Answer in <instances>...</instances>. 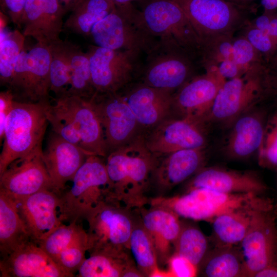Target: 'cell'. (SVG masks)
Segmentation results:
<instances>
[{
	"label": "cell",
	"mask_w": 277,
	"mask_h": 277,
	"mask_svg": "<svg viewBox=\"0 0 277 277\" xmlns=\"http://www.w3.org/2000/svg\"><path fill=\"white\" fill-rule=\"evenodd\" d=\"M261 3L265 10H273L277 8V0H261Z\"/></svg>",
	"instance_id": "cell-51"
},
{
	"label": "cell",
	"mask_w": 277,
	"mask_h": 277,
	"mask_svg": "<svg viewBox=\"0 0 277 277\" xmlns=\"http://www.w3.org/2000/svg\"><path fill=\"white\" fill-rule=\"evenodd\" d=\"M176 253L197 269L209 252L208 241L201 230L192 226H182L175 241Z\"/></svg>",
	"instance_id": "cell-36"
},
{
	"label": "cell",
	"mask_w": 277,
	"mask_h": 277,
	"mask_svg": "<svg viewBox=\"0 0 277 277\" xmlns=\"http://www.w3.org/2000/svg\"><path fill=\"white\" fill-rule=\"evenodd\" d=\"M172 92L142 84L124 96L138 124L152 126L162 122L173 105Z\"/></svg>",
	"instance_id": "cell-24"
},
{
	"label": "cell",
	"mask_w": 277,
	"mask_h": 277,
	"mask_svg": "<svg viewBox=\"0 0 277 277\" xmlns=\"http://www.w3.org/2000/svg\"><path fill=\"white\" fill-rule=\"evenodd\" d=\"M254 277H277V259L256 273Z\"/></svg>",
	"instance_id": "cell-48"
},
{
	"label": "cell",
	"mask_w": 277,
	"mask_h": 277,
	"mask_svg": "<svg viewBox=\"0 0 277 277\" xmlns=\"http://www.w3.org/2000/svg\"><path fill=\"white\" fill-rule=\"evenodd\" d=\"M205 188L225 193H254L261 195L267 187L252 171H240L218 167L202 168L193 177L191 188Z\"/></svg>",
	"instance_id": "cell-23"
},
{
	"label": "cell",
	"mask_w": 277,
	"mask_h": 277,
	"mask_svg": "<svg viewBox=\"0 0 277 277\" xmlns=\"http://www.w3.org/2000/svg\"><path fill=\"white\" fill-rule=\"evenodd\" d=\"M171 211L178 216L212 221L222 214L242 209H273V202L254 193H225L205 188H191L173 199Z\"/></svg>",
	"instance_id": "cell-5"
},
{
	"label": "cell",
	"mask_w": 277,
	"mask_h": 277,
	"mask_svg": "<svg viewBox=\"0 0 277 277\" xmlns=\"http://www.w3.org/2000/svg\"><path fill=\"white\" fill-rule=\"evenodd\" d=\"M91 155L52 131L43 151V159L53 191L60 195L66 183L72 181L77 170Z\"/></svg>",
	"instance_id": "cell-19"
},
{
	"label": "cell",
	"mask_w": 277,
	"mask_h": 277,
	"mask_svg": "<svg viewBox=\"0 0 277 277\" xmlns=\"http://www.w3.org/2000/svg\"><path fill=\"white\" fill-rule=\"evenodd\" d=\"M150 152L145 144L138 141L109 153L105 164L112 197L117 201L142 190L152 166Z\"/></svg>",
	"instance_id": "cell-7"
},
{
	"label": "cell",
	"mask_w": 277,
	"mask_h": 277,
	"mask_svg": "<svg viewBox=\"0 0 277 277\" xmlns=\"http://www.w3.org/2000/svg\"><path fill=\"white\" fill-rule=\"evenodd\" d=\"M207 277L244 276V264L240 249L232 246H216L209 251L199 268Z\"/></svg>",
	"instance_id": "cell-31"
},
{
	"label": "cell",
	"mask_w": 277,
	"mask_h": 277,
	"mask_svg": "<svg viewBox=\"0 0 277 277\" xmlns=\"http://www.w3.org/2000/svg\"><path fill=\"white\" fill-rule=\"evenodd\" d=\"M117 200L107 197L87 214L88 252L97 249L123 250L128 244L133 227L130 218L117 205Z\"/></svg>",
	"instance_id": "cell-13"
},
{
	"label": "cell",
	"mask_w": 277,
	"mask_h": 277,
	"mask_svg": "<svg viewBox=\"0 0 277 277\" xmlns=\"http://www.w3.org/2000/svg\"><path fill=\"white\" fill-rule=\"evenodd\" d=\"M42 146L13 161L0 174V192L16 203L42 190H52Z\"/></svg>",
	"instance_id": "cell-14"
},
{
	"label": "cell",
	"mask_w": 277,
	"mask_h": 277,
	"mask_svg": "<svg viewBox=\"0 0 277 277\" xmlns=\"http://www.w3.org/2000/svg\"><path fill=\"white\" fill-rule=\"evenodd\" d=\"M16 204L30 239L37 244L63 223L59 215L60 196L52 190L40 191Z\"/></svg>",
	"instance_id": "cell-21"
},
{
	"label": "cell",
	"mask_w": 277,
	"mask_h": 277,
	"mask_svg": "<svg viewBox=\"0 0 277 277\" xmlns=\"http://www.w3.org/2000/svg\"><path fill=\"white\" fill-rule=\"evenodd\" d=\"M89 252L78 268L79 277H118L128 268L123 250L97 249Z\"/></svg>",
	"instance_id": "cell-32"
},
{
	"label": "cell",
	"mask_w": 277,
	"mask_h": 277,
	"mask_svg": "<svg viewBox=\"0 0 277 277\" xmlns=\"http://www.w3.org/2000/svg\"><path fill=\"white\" fill-rule=\"evenodd\" d=\"M115 5H124L128 3H131L133 1H138L143 2L145 0H111Z\"/></svg>",
	"instance_id": "cell-53"
},
{
	"label": "cell",
	"mask_w": 277,
	"mask_h": 277,
	"mask_svg": "<svg viewBox=\"0 0 277 277\" xmlns=\"http://www.w3.org/2000/svg\"><path fill=\"white\" fill-rule=\"evenodd\" d=\"M270 19L267 15L263 14L258 17L250 24L254 27L268 34Z\"/></svg>",
	"instance_id": "cell-47"
},
{
	"label": "cell",
	"mask_w": 277,
	"mask_h": 277,
	"mask_svg": "<svg viewBox=\"0 0 277 277\" xmlns=\"http://www.w3.org/2000/svg\"><path fill=\"white\" fill-rule=\"evenodd\" d=\"M257 209H242L222 214L213 219L211 222L216 246H232L240 244L250 226L252 212Z\"/></svg>",
	"instance_id": "cell-29"
},
{
	"label": "cell",
	"mask_w": 277,
	"mask_h": 277,
	"mask_svg": "<svg viewBox=\"0 0 277 277\" xmlns=\"http://www.w3.org/2000/svg\"><path fill=\"white\" fill-rule=\"evenodd\" d=\"M90 101L101 122L108 154L125 145L138 123L124 97L117 93H95Z\"/></svg>",
	"instance_id": "cell-15"
},
{
	"label": "cell",
	"mask_w": 277,
	"mask_h": 277,
	"mask_svg": "<svg viewBox=\"0 0 277 277\" xmlns=\"http://www.w3.org/2000/svg\"><path fill=\"white\" fill-rule=\"evenodd\" d=\"M268 34L273 41L277 38V18L270 19Z\"/></svg>",
	"instance_id": "cell-49"
},
{
	"label": "cell",
	"mask_w": 277,
	"mask_h": 277,
	"mask_svg": "<svg viewBox=\"0 0 277 277\" xmlns=\"http://www.w3.org/2000/svg\"><path fill=\"white\" fill-rule=\"evenodd\" d=\"M182 8L207 48L216 41L233 37L250 22L238 7L228 0H174Z\"/></svg>",
	"instance_id": "cell-6"
},
{
	"label": "cell",
	"mask_w": 277,
	"mask_h": 277,
	"mask_svg": "<svg viewBox=\"0 0 277 277\" xmlns=\"http://www.w3.org/2000/svg\"><path fill=\"white\" fill-rule=\"evenodd\" d=\"M264 83L262 64L252 66L240 76L226 80L206 118L232 123L261 100Z\"/></svg>",
	"instance_id": "cell-9"
},
{
	"label": "cell",
	"mask_w": 277,
	"mask_h": 277,
	"mask_svg": "<svg viewBox=\"0 0 277 277\" xmlns=\"http://www.w3.org/2000/svg\"><path fill=\"white\" fill-rule=\"evenodd\" d=\"M244 28V35L260 53H267L273 47V41L269 35L253 26L249 22Z\"/></svg>",
	"instance_id": "cell-42"
},
{
	"label": "cell",
	"mask_w": 277,
	"mask_h": 277,
	"mask_svg": "<svg viewBox=\"0 0 277 277\" xmlns=\"http://www.w3.org/2000/svg\"><path fill=\"white\" fill-rule=\"evenodd\" d=\"M26 36L17 29L7 32L1 28L0 84L9 86L17 59L25 49Z\"/></svg>",
	"instance_id": "cell-34"
},
{
	"label": "cell",
	"mask_w": 277,
	"mask_h": 277,
	"mask_svg": "<svg viewBox=\"0 0 277 277\" xmlns=\"http://www.w3.org/2000/svg\"><path fill=\"white\" fill-rule=\"evenodd\" d=\"M220 74L226 80L240 76L247 71H244L233 60H227L217 66Z\"/></svg>",
	"instance_id": "cell-46"
},
{
	"label": "cell",
	"mask_w": 277,
	"mask_h": 277,
	"mask_svg": "<svg viewBox=\"0 0 277 277\" xmlns=\"http://www.w3.org/2000/svg\"><path fill=\"white\" fill-rule=\"evenodd\" d=\"M70 189L60 196L62 222L77 223L109 196L110 184L106 164L101 156L91 155L75 173Z\"/></svg>",
	"instance_id": "cell-3"
},
{
	"label": "cell",
	"mask_w": 277,
	"mask_h": 277,
	"mask_svg": "<svg viewBox=\"0 0 277 277\" xmlns=\"http://www.w3.org/2000/svg\"><path fill=\"white\" fill-rule=\"evenodd\" d=\"M54 108L67 117L78 132L82 148L91 155L107 156L108 151L103 129L90 100L67 96L52 98Z\"/></svg>",
	"instance_id": "cell-16"
},
{
	"label": "cell",
	"mask_w": 277,
	"mask_h": 277,
	"mask_svg": "<svg viewBox=\"0 0 277 277\" xmlns=\"http://www.w3.org/2000/svg\"><path fill=\"white\" fill-rule=\"evenodd\" d=\"M232 3L241 5L243 4H245L248 2H251L254 0H228Z\"/></svg>",
	"instance_id": "cell-54"
},
{
	"label": "cell",
	"mask_w": 277,
	"mask_h": 277,
	"mask_svg": "<svg viewBox=\"0 0 277 277\" xmlns=\"http://www.w3.org/2000/svg\"><path fill=\"white\" fill-rule=\"evenodd\" d=\"M200 122L189 117L163 121L157 125L145 145L151 152L167 154L184 149H203L206 137Z\"/></svg>",
	"instance_id": "cell-18"
},
{
	"label": "cell",
	"mask_w": 277,
	"mask_h": 277,
	"mask_svg": "<svg viewBox=\"0 0 277 277\" xmlns=\"http://www.w3.org/2000/svg\"><path fill=\"white\" fill-rule=\"evenodd\" d=\"M50 60V48L45 44L37 42L30 49L22 52L6 88L14 101L28 103L51 101Z\"/></svg>",
	"instance_id": "cell-8"
},
{
	"label": "cell",
	"mask_w": 277,
	"mask_h": 277,
	"mask_svg": "<svg viewBox=\"0 0 277 277\" xmlns=\"http://www.w3.org/2000/svg\"><path fill=\"white\" fill-rule=\"evenodd\" d=\"M84 230L77 223H62L37 244L56 262L62 252Z\"/></svg>",
	"instance_id": "cell-38"
},
{
	"label": "cell",
	"mask_w": 277,
	"mask_h": 277,
	"mask_svg": "<svg viewBox=\"0 0 277 277\" xmlns=\"http://www.w3.org/2000/svg\"><path fill=\"white\" fill-rule=\"evenodd\" d=\"M258 153L262 166L277 171V111L265 126L263 142Z\"/></svg>",
	"instance_id": "cell-40"
},
{
	"label": "cell",
	"mask_w": 277,
	"mask_h": 277,
	"mask_svg": "<svg viewBox=\"0 0 277 277\" xmlns=\"http://www.w3.org/2000/svg\"><path fill=\"white\" fill-rule=\"evenodd\" d=\"M0 276L70 277L32 240L1 258Z\"/></svg>",
	"instance_id": "cell-20"
},
{
	"label": "cell",
	"mask_w": 277,
	"mask_h": 277,
	"mask_svg": "<svg viewBox=\"0 0 277 277\" xmlns=\"http://www.w3.org/2000/svg\"><path fill=\"white\" fill-rule=\"evenodd\" d=\"M111 0H79L64 23V28L85 37L90 36L93 26L115 8Z\"/></svg>",
	"instance_id": "cell-28"
},
{
	"label": "cell",
	"mask_w": 277,
	"mask_h": 277,
	"mask_svg": "<svg viewBox=\"0 0 277 277\" xmlns=\"http://www.w3.org/2000/svg\"><path fill=\"white\" fill-rule=\"evenodd\" d=\"M275 209L252 212L249 229L240 243L244 276H254L277 259Z\"/></svg>",
	"instance_id": "cell-10"
},
{
	"label": "cell",
	"mask_w": 277,
	"mask_h": 277,
	"mask_svg": "<svg viewBox=\"0 0 277 277\" xmlns=\"http://www.w3.org/2000/svg\"><path fill=\"white\" fill-rule=\"evenodd\" d=\"M143 68V84L173 92L194 75L200 64L186 52L160 44L147 55Z\"/></svg>",
	"instance_id": "cell-11"
},
{
	"label": "cell",
	"mask_w": 277,
	"mask_h": 277,
	"mask_svg": "<svg viewBox=\"0 0 277 277\" xmlns=\"http://www.w3.org/2000/svg\"><path fill=\"white\" fill-rule=\"evenodd\" d=\"M170 268L172 274L176 277L195 276L198 269L186 259L176 253L170 260Z\"/></svg>",
	"instance_id": "cell-43"
},
{
	"label": "cell",
	"mask_w": 277,
	"mask_h": 277,
	"mask_svg": "<svg viewBox=\"0 0 277 277\" xmlns=\"http://www.w3.org/2000/svg\"><path fill=\"white\" fill-rule=\"evenodd\" d=\"M204 68V74L194 77L173 96V105L176 106L184 117L199 120L206 118L226 81L220 74L217 66Z\"/></svg>",
	"instance_id": "cell-17"
},
{
	"label": "cell",
	"mask_w": 277,
	"mask_h": 277,
	"mask_svg": "<svg viewBox=\"0 0 277 277\" xmlns=\"http://www.w3.org/2000/svg\"><path fill=\"white\" fill-rule=\"evenodd\" d=\"M139 18L163 45L186 52L203 65L206 48L183 10L174 0H145Z\"/></svg>",
	"instance_id": "cell-1"
},
{
	"label": "cell",
	"mask_w": 277,
	"mask_h": 277,
	"mask_svg": "<svg viewBox=\"0 0 277 277\" xmlns=\"http://www.w3.org/2000/svg\"><path fill=\"white\" fill-rule=\"evenodd\" d=\"M66 12L57 0H27L21 20L26 36L50 46L61 40Z\"/></svg>",
	"instance_id": "cell-22"
},
{
	"label": "cell",
	"mask_w": 277,
	"mask_h": 277,
	"mask_svg": "<svg viewBox=\"0 0 277 277\" xmlns=\"http://www.w3.org/2000/svg\"><path fill=\"white\" fill-rule=\"evenodd\" d=\"M46 102L14 101L5 126L0 154V174L13 161L42 146L49 124L45 110Z\"/></svg>",
	"instance_id": "cell-2"
},
{
	"label": "cell",
	"mask_w": 277,
	"mask_h": 277,
	"mask_svg": "<svg viewBox=\"0 0 277 277\" xmlns=\"http://www.w3.org/2000/svg\"><path fill=\"white\" fill-rule=\"evenodd\" d=\"M67 54L70 69V85L67 96H77L90 100L95 94L87 52L66 41Z\"/></svg>",
	"instance_id": "cell-30"
},
{
	"label": "cell",
	"mask_w": 277,
	"mask_h": 277,
	"mask_svg": "<svg viewBox=\"0 0 277 277\" xmlns=\"http://www.w3.org/2000/svg\"><path fill=\"white\" fill-rule=\"evenodd\" d=\"M13 96L8 89L0 93V142L3 141L5 126L8 116L12 108Z\"/></svg>",
	"instance_id": "cell-45"
},
{
	"label": "cell",
	"mask_w": 277,
	"mask_h": 277,
	"mask_svg": "<svg viewBox=\"0 0 277 277\" xmlns=\"http://www.w3.org/2000/svg\"><path fill=\"white\" fill-rule=\"evenodd\" d=\"M123 277H139L142 276V274L138 271L134 269L128 268L123 273Z\"/></svg>",
	"instance_id": "cell-52"
},
{
	"label": "cell",
	"mask_w": 277,
	"mask_h": 277,
	"mask_svg": "<svg viewBox=\"0 0 277 277\" xmlns=\"http://www.w3.org/2000/svg\"><path fill=\"white\" fill-rule=\"evenodd\" d=\"M89 37L97 46L147 55L159 44L158 39L143 26L138 10L131 3L116 5L111 12L93 26Z\"/></svg>",
	"instance_id": "cell-4"
},
{
	"label": "cell",
	"mask_w": 277,
	"mask_h": 277,
	"mask_svg": "<svg viewBox=\"0 0 277 277\" xmlns=\"http://www.w3.org/2000/svg\"><path fill=\"white\" fill-rule=\"evenodd\" d=\"M49 47L51 54L50 92L54 94L53 98H59L66 95L70 85V69L66 41L61 39Z\"/></svg>",
	"instance_id": "cell-35"
},
{
	"label": "cell",
	"mask_w": 277,
	"mask_h": 277,
	"mask_svg": "<svg viewBox=\"0 0 277 277\" xmlns=\"http://www.w3.org/2000/svg\"><path fill=\"white\" fill-rule=\"evenodd\" d=\"M157 170V179L162 185L171 187L194 175L205 161L203 149L178 150L167 154Z\"/></svg>",
	"instance_id": "cell-26"
},
{
	"label": "cell",
	"mask_w": 277,
	"mask_h": 277,
	"mask_svg": "<svg viewBox=\"0 0 277 277\" xmlns=\"http://www.w3.org/2000/svg\"><path fill=\"white\" fill-rule=\"evenodd\" d=\"M224 149L233 159H244L258 152L263 139L265 126L262 116L256 113L242 114L233 122Z\"/></svg>",
	"instance_id": "cell-25"
},
{
	"label": "cell",
	"mask_w": 277,
	"mask_h": 277,
	"mask_svg": "<svg viewBox=\"0 0 277 277\" xmlns=\"http://www.w3.org/2000/svg\"><path fill=\"white\" fill-rule=\"evenodd\" d=\"M88 53L91 78L97 93H114L132 79L140 68L141 54L90 45Z\"/></svg>",
	"instance_id": "cell-12"
},
{
	"label": "cell",
	"mask_w": 277,
	"mask_h": 277,
	"mask_svg": "<svg viewBox=\"0 0 277 277\" xmlns=\"http://www.w3.org/2000/svg\"><path fill=\"white\" fill-rule=\"evenodd\" d=\"M65 12L71 11L79 0H57Z\"/></svg>",
	"instance_id": "cell-50"
},
{
	"label": "cell",
	"mask_w": 277,
	"mask_h": 277,
	"mask_svg": "<svg viewBox=\"0 0 277 277\" xmlns=\"http://www.w3.org/2000/svg\"><path fill=\"white\" fill-rule=\"evenodd\" d=\"M88 240L87 231L84 230L70 245L60 254L56 263L70 277L85 260V253L88 250Z\"/></svg>",
	"instance_id": "cell-39"
},
{
	"label": "cell",
	"mask_w": 277,
	"mask_h": 277,
	"mask_svg": "<svg viewBox=\"0 0 277 277\" xmlns=\"http://www.w3.org/2000/svg\"><path fill=\"white\" fill-rule=\"evenodd\" d=\"M27 0H1L3 11L11 22L21 29V20Z\"/></svg>",
	"instance_id": "cell-44"
},
{
	"label": "cell",
	"mask_w": 277,
	"mask_h": 277,
	"mask_svg": "<svg viewBox=\"0 0 277 277\" xmlns=\"http://www.w3.org/2000/svg\"><path fill=\"white\" fill-rule=\"evenodd\" d=\"M128 244L138 267L150 275L156 264L154 247L147 231L143 228H133Z\"/></svg>",
	"instance_id": "cell-37"
},
{
	"label": "cell",
	"mask_w": 277,
	"mask_h": 277,
	"mask_svg": "<svg viewBox=\"0 0 277 277\" xmlns=\"http://www.w3.org/2000/svg\"><path fill=\"white\" fill-rule=\"evenodd\" d=\"M31 240L15 202L0 192V252L4 257Z\"/></svg>",
	"instance_id": "cell-27"
},
{
	"label": "cell",
	"mask_w": 277,
	"mask_h": 277,
	"mask_svg": "<svg viewBox=\"0 0 277 277\" xmlns=\"http://www.w3.org/2000/svg\"><path fill=\"white\" fill-rule=\"evenodd\" d=\"M260 54L244 35L233 38V60L244 71L261 64Z\"/></svg>",
	"instance_id": "cell-41"
},
{
	"label": "cell",
	"mask_w": 277,
	"mask_h": 277,
	"mask_svg": "<svg viewBox=\"0 0 277 277\" xmlns=\"http://www.w3.org/2000/svg\"><path fill=\"white\" fill-rule=\"evenodd\" d=\"M177 217L172 211L151 210L143 217V228L155 240L163 242L164 244L175 242L182 228Z\"/></svg>",
	"instance_id": "cell-33"
}]
</instances>
